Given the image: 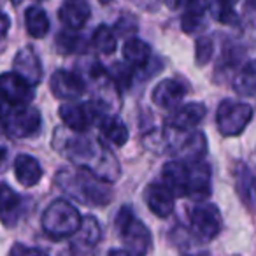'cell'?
<instances>
[{"instance_id":"6da1fadb","label":"cell","mask_w":256,"mask_h":256,"mask_svg":"<svg viewBox=\"0 0 256 256\" xmlns=\"http://www.w3.org/2000/svg\"><path fill=\"white\" fill-rule=\"evenodd\" d=\"M54 148L60 150L78 168L92 172L106 182H114L120 178V164L107 146L95 139L72 134L67 136L64 130L54 132Z\"/></svg>"},{"instance_id":"7a4b0ae2","label":"cell","mask_w":256,"mask_h":256,"mask_svg":"<svg viewBox=\"0 0 256 256\" xmlns=\"http://www.w3.org/2000/svg\"><path fill=\"white\" fill-rule=\"evenodd\" d=\"M56 184L65 195L84 206H107L112 200V188L92 172L82 168H64L56 174Z\"/></svg>"},{"instance_id":"3957f363","label":"cell","mask_w":256,"mask_h":256,"mask_svg":"<svg viewBox=\"0 0 256 256\" xmlns=\"http://www.w3.org/2000/svg\"><path fill=\"white\" fill-rule=\"evenodd\" d=\"M81 214L67 200H54L42 214V228L50 237L64 238L76 235L81 226Z\"/></svg>"},{"instance_id":"277c9868","label":"cell","mask_w":256,"mask_h":256,"mask_svg":"<svg viewBox=\"0 0 256 256\" xmlns=\"http://www.w3.org/2000/svg\"><path fill=\"white\" fill-rule=\"evenodd\" d=\"M116 232L132 256H146L151 249V234L148 226L130 207H121L116 216Z\"/></svg>"},{"instance_id":"5b68a950","label":"cell","mask_w":256,"mask_h":256,"mask_svg":"<svg viewBox=\"0 0 256 256\" xmlns=\"http://www.w3.org/2000/svg\"><path fill=\"white\" fill-rule=\"evenodd\" d=\"M252 118V107L244 102L223 100L216 110V124L221 136L235 137L244 132Z\"/></svg>"},{"instance_id":"8992f818","label":"cell","mask_w":256,"mask_h":256,"mask_svg":"<svg viewBox=\"0 0 256 256\" xmlns=\"http://www.w3.org/2000/svg\"><path fill=\"white\" fill-rule=\"evenodd\" d=\"M40 123L42 120H40L39 110L32 106H23L9 110L2 126L8 136L14 139H26V137H34L36 134H39Z\"/></svg>"},{"instance_id":"52a82bcc","label":"cell","mask_w":256,"mask_h":256,"mask_svg":"<svg viewBox=\"0 0 256 256\" xmlns=\"http://www.w3.org/2000/svg\"><path fill=\"white\" fill-rule=\"evenodd\" d=\"M190 224L193 234L202 240H210L221 232L223 221L216 206L212 204H200L190 210Z\"/></svg>"},{"instance_id":"ba28073f","label":"cell","mask_w":256,"mask_h":256,"mask_svg":"<svg viewBox=\"0 0 256 256\" xmlns=\"http://www.w3.org/2000/svg\"><path fill=\"white\" fill-rule=\"evenodd\" d=\"M100 109L96 104H76L68 102L60 107V118L65 124L74 132H84L88 130L93 121H98Z\"/></svg>"},{"instance_id":"9c48e42d","label":"cell","mask_w":256,"mask_h":256,"mask_svg":"<svg viewBox=\"0 0 256 256\" xmlns=\"http://www.w3.org/2000/svg\"><path fill=\"white\" fill-rule=\"evenodd\" d=\"M0 96L12 106L23 107L30 106L36 92H34V86H30L22 76L14 72H6L0 76Z\"/></svg>"},{"instance_id":"30bf717a","label":"cell","mask_w":256,"mask_h":256,"mask_svg":"<svg viewBox=\"0 0 256 256\" xmlns=\"http://www.w3.org/2000/svg\"><path fill=\"white\" fill-rule=\"evenodd\" d=\"M164 186L176 196H188L190 188V162L174 160L165 164L162 170Z\"/></svg>"},{"instance_id":"8fae6325","label":"cell","mask_w":256,"mask_h":256,"mask_svg":"<svg viewBox=\"0 0 256 256\" xmlns=\"http://www.w3.org/2000/svg\"><path fill=\"white\" fill-rule=\"evenodd\" d=\"M51 92L56 98L62 100H74L84 93V81L81 76L68 70H56L51 76Z\"/></svg>"},{"instance_id":"7c38bea8","label":"cell","mask_w":256,"mask_h":256,"mask_svg":"<svg viewBox=\"0 0 256 256\" xmlns=\"http://www.w3.org/2000/svg\"><path fill=\"white\" fill-rule=\"evenodd\" d=\"M14 74L22 76L30 86H36L42 79V65L32 48H23L16 53L14 58Z\"/></svg>"},{"instance_id":"4fadbf2b","label":"cell","mask_w":256,"mask_h":256,"mask_svg":"<svg viewBox=\"0 0 256 256\" xmlns=\"http://www.w3.org/2000/svg\"><path fill=\"white\" fill-rule=\"evenodd\" d=\"M206 118V107L202 104H186V106L176 109L174 112L168 116L167 124L172 130H178V132H186V130H192L193 126L200 123V121Z\"/></svg>"},{"instance_id":"5bb4252c","label":"cell","mask_w":256,"mask_h":256,"mask_svg":"<svg viewBox=\"0 0 256 256\" xmlns=\"http://www.w3.org/2000/svg\"><path fill=\"white\" fill-rule=\"evenodd\" d=\"M23 214V198L22 195L9 188L8 184H0V221L6 226H14Z\"/></svg>"},{"instance_id":"9a60e30c","label":"cell","mask_w":256,"mask_h":256,"mask_svg":"<svg viewBox=\"0 0 256 256\" xmlns=\"http://www.w3.org/2000/svg\"><path fill=\"white\" fill-rule=\"evenodd\" d=\"M186 95V86L176 79H164L153 90V102L164 109H174L182 102Z\"/></svg>"},{"instance_id":"2e32d148","label":"cell","mask_w":256,"mask_h":256,"mask_svg":"<svg viewBox=\"0 0 256 256\" xmlns=\"http://www.w3.org/2000/svg\"><path fill=\"white\" fill-rule=\"evenodd\" d=\"M210 195V167L206 162H190L188 196L204 200Z\"/></svg>"},{"instance_id":"e0dca14e","label":"cell","mask_w":256,"mask_h":256,"mask_svg":"<svg viewBox=\"0 0 256 256\" xmlns=\"http://www.w3.org/2000/svg\"><path fill=\"white\" fill-rule=\"evenodd\" d=\"M148 207L151 209V212L156 214L158 218H167L174 210V195L165 188L160 182H153L146 188L144 193Z\"/></svg>"},{"instance_id":"ac0fdd59","label":"cell","mask_w":256,"mask_h":256,"mask_svg":"<svg viewBox=\"0 0 256 256\" xmlns=\"http://www.w3.org/2000/svg\"><path fill=\"white\" fill-rule=\"evenodd\" d=\"M90 12H92V9H90V6L86 2H82V0H68V2H65L60 8L58 16H60L62 23L67 28L78 30L86 25V22L90 18Z\"/></svg>"},{"instance_id":"d6986e66","label":"cell","mask_w":256,"mask_h":256,"mask_svg":"<svg viewBox=\"0 0 256 256\" xmlns=\"http://www.w3.org/2000/svg\"><path fill=\"white\" fill-rule=\"evenodd\" d=\"M14 176L20 184L36 186L42 178V168L39 162L30 154H18L14 160Z\"/></svg>"},{"instance_id":"ffe728a7","label":"cell","mask_w":256,"mask_h":256,"mask_svg":"<svg viewBox=\"0 0 256 256\" xmlns=\"http://www.w3.org/2000/svg\"><path fill=\"white\" fill-rule=\"evenodd\" d=\"M98 128L104 139H107L114 146H123L128 140V128L118 116L102 114L98 118Z\"/></svg>"},{"instance_id":"44dd1931","label":"cell","mask_w":256,"mask_h":256,"mask_svg":"<svg viewBox=\"0 0 256 256\" xmlns=\"http://www.w3.org/2000/svg\"><path fill=\"white\" fill-rule=\"evenodd\" d=\"M123 56L130 67H146L151 60V46L140 39H130L123 46Z\"/></svg>"},{"instance_id":"7402d4cb","label":"cell","mask_w":256,"mask_h":256,"mask_svg":"<svg viewBox=\"0 0 256 256\" xmlns=\"http://www.w3.org/2000/svg\"><path fill=\"white\" fill-rule=\"evenodd\" d=\"M25 26L26 32L36 39H42L50 30V18H48L46 11L39 6L28 8L25 12Z\"/></svg>"},{"instance_id":"603a6c76","label":"cell","mask_w":256,"mask_h":256,"mask_svg":"<svg viewBox=\"0 0 256 256\" xmlns=\"http://www.w3.org/2000/svg\"><path fill=\"white\" fill-rule=\"evenodd\" d=\"M234 88L238 95L252 96L256 95V60H251L235 76Z\"/></svg>"},{"instance_id":"cb8c5ba5","label":"cell","mask_w":256,"mask_h":256,"mask_svg":"<svg viewBox=\"0 0 256 256\" xmlns=\"http://www.w3.org/2000/svg\"><path fill=\"white\" fill-rule=\"evenodd\" d=\"M100 240V226L98 221L93 216H86L81 221V226H79L78 234H76V248L90 249Z\"/></svg>"},{"instance_id":"d4e9b609","label":"cell","mask_w":256,"mask_h":256,"mask_svg":"<svg viewBox=\"0 0 256 256\" xmlns=\"http://www.w3.org/2000/svg\"><path fill=\"white\" fill-rule=\"evenodd\" d=\"M206 4H190L188 11L184 12L181 20L182 30L186 34H195L206 26Z\"/></svg>"},{"instance_id":"484cf974","label":"cell","mask_w":256,"mask_h":256,"mask_svg":"<svg viewBox=\"0 0 256 256\" xmlns=\"http://www.w3.org/2000/svg\"><path fill=\"white\" fill-rule=\"evenodd\" d=\"M56 50L62 54L82 53L86 50V40L84 37L72 32V30H64V32L56 36Z\"/></svg>"},{"instance_id":"4316f807","label":"cell","mask_w":256,"mask_h":256,"mask_svg":"<svg viewBox=\"0 0 256 256\" xmlns=\"http://www.w3.org/2000/svg\"><path fill=\"white\" fill-rule=\"evenodd\" d=\"M92 44L98 53L112 54L116 51V36H114L112 28H109L107 25L96 26L92 37Z\"/></svg>"},{"instance_id":"83f0119b","label":"cell","mask_w":256,"mask_h":256,"mask_svg":"<svg viewBox=\"0 0 256 256\" xmlns=\"http://www.w3.org/2000/svg\"><path fill=\"white\" fill-rule=\"evenodd\" d=\"M107 76L120 88H130L134 78V68L130 65L123 64V62H118V64H114L110 67V70H107Z\"/></svg>"},{"instance_id":"f1b7e54d","label":"cell","mask_w":256,"mask_h":256,"mask_svg":"<svg viewBox=\"0 0 256 256\" xmlns=\"http://www.w3.org/2000/svg\"><path fill=\"white\" fill-rule=\"evenodd\" d=\"M212 51H214L212 39H210V37H200V39L196 40V48H195L196 64L198 65L209 64V60L212 58Z\"/></svg>"},{"instance_id":"f546056e","label":"cell","mask_w":256,"mask_h":256,"mask_svg":"<svg viewBox=\"0 0 256 256\" xmlns=\"http://www.w3.org/2000/svg\"><path fill=\"white\" fill-rule=\"evenodd\" d=\"M212 14L218 22L224 23V25H235V23L238 22L237 12L234 11V8H232L230 4H216L214 6Z\"/></svg>"},{"instance_id":"4dcf8cb0","label":"cell","mask_w":256,"mask_h":256,"mask_svg":"<svg viewBox=\"0 0 256 256\" xmlns=\"http://www.w3.org/2000/svg\"><path fill=\"white\" fill-rule=\"evenodd\" d=\"M9 256H48L44 251L40 249H36V248H26L23 244H14L9 252Z\"/></svg>"},{"instance_id":"1f68e13d","label":"cell","mask_w":256,"mask_h":256,"mask_svg":"<svg viewBox=\"0 0 256 256\" xmlns=\"http://www.w3.org/2000/svg\"><path fill=\"white\" fill-rule=\"evenodd\" d=\"M9 26H11V20H9V16L6 14V12H0V39L6 37Z\"/></svg>"},{"instance_id":"d6a6232c","label":"cell","mask_w":256,"mask_h":256,"mask_svg":"<svg viewBox=\"0 0 256 256\" xmlns=\"http://www.w3.org/2000/svg\"><path fill=\"white\" fill-rule=\"evenodd\" d=\"M109 256H132L128 251H121V249H112L109 251Z\"/></svg>"},{"instance_id":"836d02e7","label":"cell","mask_w":256,"mask_h":256,"mask_svg":"<svg viewBox=\"0 0 256 256\" xmlns=\"http://www.w3.org/2000/svg\"><path fill=\"white\" fill-rule=\"evenodd\" d=\"M6 114H8V110L4 109V106H2V102H0V126H2V124H4Z\"/></svg>"},{"instance_id":"e575fe53","label":"cell","mask_w":256,"mask_h":256,"mask_svg":"<svg viewBox=\"0 0 256 256\" xmlns=\"http://www.w3.org/2000/svg\"><path fill=\"white\" fill-rule=\"evenodd\" d=\"M190 256H209L207 252H196V254H190Z\"/></svg>"}]
</instances>
